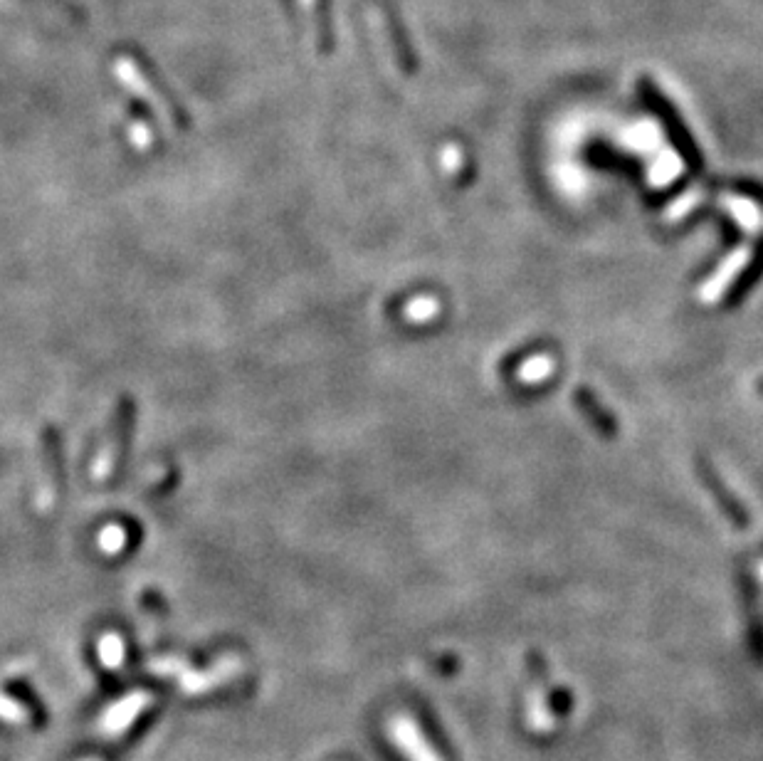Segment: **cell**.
I'll use <instances>...</instances> for the list:
<instances>
[{
    "label": "cell",
    "mask_w": 763,
    "mask_h": 761,
    "mask_svg": "<svg viewBox=\"0 0 763 761\" xmlns=\"http://www.w3.org/2000/svg\"><path fill=\"white\" fill-rule=\"evenodd\" d=\"M114 75L119 77L121 85L129 89L131 94H136L139 99H144V102L149 104V107L154 109L156 114H159L163 122L168 124V127L183 129V117L178 114V109L173 107V104L168 102L166 97H163L159 89H156L149 80H146V75L141 72L139 62L131 60V57H119V60L114 62Z\"/></svg>",
    "instance_id": "cell-1"
},
{
    "label": "cell",
    "mask_w": 763,
    "mask_h": 761,
    "mask_svg": "<svg viewBox=\"0 0 763 761\" xmlns=\"http://www.w3.org/2000/svg\"><path fill=\"white\" fill-rule=\"evenodd\" d=\"M99 660L109 670H119L124 665V643L117 633H107L99 640Z\"/></svg>",
    "instance_id": "cell-5"
},
{
    "label": "cell",
    "mask_w": 763,
    "mask_h": 761,
    "mask_svg": "<svg viewBox=\"0 0 763 761\" xmlns=\"http://www.w3.org/2000/svg\"><path fill=\"white\" fill-rule=\"evenodd\" d=\"M0 719H5V722H13V724H25L30 719V712L25 710L20 702H15L13 697L3 695L0 692Z\"/></svg>",
    "instance_id": "cell-6"
},
{
    "label": "cell",
    "mask_w": 763,
    "mask_h": 761,
    "mask_svg": "<svg viewBox=\"0 0 763 761\" xmlns=\"http://www.w3.org/2000/svg\"><path fill=\"white\" fill-rule=\"evenodd\" d=\"M242 670V663L235 655H228L225 660H220L218 665H213V668L203 670V673H183L181 675V687L183 692H188V695H201V692H208L213 690V687H220L223 682L233 680L235 675H238Z\"/></svg>",
    "instance_id": "cell-4"
},
{
    "label": "cell",
    "mask_w": 763,
    "mask_h": 761,
    "mask_svg": "<svg viewBox=\"0 0 763 761\" xmlns=\"http://www.w3.org/2000/svg\"><path fill=\"white\" fill-rule=\"evenodd\" d=\"M121 544H124V539H121V532L119 529H107V537L102 539V547L112 554V551H119Z\"/></svg>",
    "instance_id": "cell-9"
},
{
    "label": "cell",
    "mask_w": 763,
    "mask_h": 761,
    "mask_svg": "<svg viewBox=\"0 0 763 761\" xmlns=\"http://www.w3.org/2000/svg\"><path fill=\"white\" fill-rule=\"evenodd\" d=\"M149 670L151 673L161 675V677H171V675L188 673V665L183 663V660H176V658H161V660H156V663H151Z\"/></svg>",
    "instance_id": "cell-8"
},
{
    "label": "cell",
    "mask_w": 763,
    "mask_h": 761,
    "mask_svg": "<svg viewBox=\"0 0 763 761\" xmlns=\"http://www.w3.org/2000/svg\"><path fill=\"white\" fill-rule=\"evenodd\" d=\"M33 3L45 5V8L50 10H57V13L65 15L67 20H77V23H84V20H87L84 10L77 8L75 3H70V0H33Z\"/></svg>",
    "instance_id": "cell-7"
},
{
    "label": "cell",
    "mask_w": 763,
    "mask_h": 761,
    "mask_svg": "<svg viewBox=\"0 0 763 761\" xmlns=\"http://www.w3.org/2000/svg\"><path fill=\"white\" fill-rule=\"evenodd\" d=\"M391 734L393 742L398 744V749L408 757V761H440L438 752L433 749V744L425 739L423 729L413 722L410 717H396L391 722Z\"/></svg>",
    "instance_id": "cell-2"
},
{
    "label": "cell",
    "mask_w": 763,
    "mask_h": 761,
    "mask_svg": "<svg viewBox=\"0 0 763 761\" xmlns=\"http://www.w3.org/2000/svg\"><path fill=\"white\" fill-rule=\"evenodd\" d=\"M151 705V695L149 692H131L126 695L124 700L114 702L107 712L102 715V722H99V729H102L107 737H117V734L129 729L134 724V719Z\"/></svg>",
    "instance_id": "cell-3"
},
{
    "label": "cell",
    "mask_w": 763,
    "mask_h": 761,
    "mask_svg": "<svg viewBox=\"0 0 763 761\" xmlns=\"http://www.w3.org/2000/svg\"><path fill=\"white\" fill-rule=\"evenodd\" d=\"M302 5H304V10H307V13H309V18H312L314 23H317V25H314V30H317V35H319L322 25H319V20H317V0H302Z\"/></svg>",
    "instance_id": "cell-10"
},
{
    "label": "cell",
    "mask_w": 763,
    "mask_h": 761,
    "mask_svg": "<svg viewBox=\"0 0 763 761\" xmlns=\"http://www.w3.org/2000/svg\"><path fill=\"white\" fill-rule=\"evenodd\" d=\"M84 761H102V759H84Z\"/></svg>",
    "instance_id": "cell-11"
}]
</instances>
